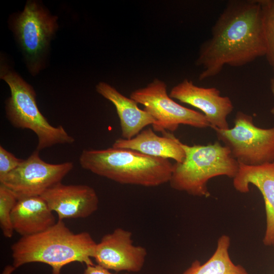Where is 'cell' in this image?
<instances>
[{
  "instance_id": "1",
  "label": "cell",
  "mask_w": 274,
  "mask_h": 274,
  "mask_svg": "<svg viewBox=\"0 0 274 274\" xmlns=\"http://www.w3.org/2000/svg\"><path fill=\"white\" fill-rule=\"evenodd\" d=\"M200 47L195 64L198 79L218 75L225 65L239 67L265 56L266 46L259 0L228 2Z\"/></svg>"
},
{
  "instance_id": "2",
  "label": "cell",
  "mask_w": 274,
  "mask_h": 274,
  "mask_svg": "<svg viewBox=\"0 0 274 274\" xmlns=\"http://www.w3.org/2000/svg\"><path fill=\"white\" fill-rule=\"evenodd\" d=\"M96 244L89 232L74 233L58 220L45 230L22 236L11 246L13 266L16 268L41 262L52 267V274H60L62 267L72 262L94 264L91 258Z\"/></svg>"
},
{
  "instance_id": "3",
  "label": "cell",
  "mask_w": 274,
  "mask_h": 274,
  "mask_svg": "<svg viewBox=\"0 0 274 274\" xmlns=\"http://www.w3.org/2000/svg\"><path fill=\"white\" fill-rule=\"evenodd\" d=\"M79 163L83 168L120 184L145 187L169 182L173 167L168 159L112 147L83 150Z\"/></svg>"
},
{
  "instance_id": "4",
  "label": "cell",
  "mask_w": 274,
  "mask_h": 274,
  "mask_svg": "<svg viewBox=\"0 0 274 274\" xmlns=\"http://www.w3.org/2000/svg\"><path fill=\"white\" fill-rule=\"evenodd\" d=\"M185 158L173 164L169 183L177 191L189 195L208 197L209 181L218 176L233 179L239 164L229 149L219 141L207 145L189 146L182 143Z\"/></svg>"
},
{
  "instance_id": "5",
  "label": "cell",
  "mask_w": 274,
  "mask_h": 274,
  "mask_svg": "<svg viewBox=\"0 0 274 274\" xmlns=\"http://www.w3.org/2000/svg\"><path fill=\"white\" fill-rule=\"evenodd\" d=\"M1 77L9 85L11 96L6 102V116L15 127L28 129L37 136V150L57 144H71L74 138L62 125L54 127L40 111L33 88L16 72L3 67Z\"/></svg>"
},
{
  "instance_id": "6",
  "label": "cell",
  "mask_w": 274,
  "mask_h": 274,
  "mask_svg": "<svg viewBox=\"0 0 274 274\" xmlns=\"http://www.w3.org/2000/svg\"><path fill=\"white\" fill-rule=\"evenodd\" d=\"M213 129L239 164L257 166L274 161V126L258 127L252 115L237 111L233 127Z\"/></svg>"
},
{
  "instance_id": "7",
  "label": "cell",
  "mask_w": 274,
  "mask_h": 274,
  "mask_svg": "<svg viewBox=\"0 0 274 274\" xmlns=\"http://www.w3.org/2000/svg\"><path fill=\"white\" fill-rule=\"evenodd\" d=\"M130 97L144 106L143 110L155 120V131L174 132L181 124L206 128L210 124L200 112L184 107L171 98L165 82L155 79L146 86L131 92Z\"/></svg>"
},
{
  "instance_id": "8",
  "label": "cell",
  "mask_w": 274,
  "mask_h": 274,
  "mask_svg": "<svg viewBox=\"0 0 274 274\" xmlns=\"http://www.w3.org/2000/svg\"><path fill=\"white\" fill-rule=\"evenodd\" d=\"M13 29L30 72L37 73L57 28V17L36 1H28L15 17Z\"/></svg>"
},
{
  "instance_id": "9",
  "label": "cell",
  "mask_w": 274,
  "mask_h": 274,
  "mask_svg": "<svg viewBox=\"0 0 274 274\" xmlns=\"http://www.w3.org/2000/svg\"><path fill=\"white\" fill-rule=\"evenodd\" d=\"M67 161L51 164L43 160L36 150L12 172L0 179V184L10 189L17 199L41 196L46 190L61 182L72 170Z\"/></svg>"
},
{
  "instance_id": "10",
  "label": "cell",
  "mask_w": 274,
  "mask_h": 274,
  "mask_svg": "<svg viewBox=\"0 0 274 274\" xmlns=\"http://www.w3.org/2000/svg\"><path fill=\"white\" fill-rule=\"evenodd\" d=\"M131 236V232L121 228L104 235L96 244L93 257L97 264L117 272L140 271L145 263L147 250L134 245Z\"/></svg>"
},
{
  "instance_id": "11",
  "label": "cell",
  "mask_w": 274,
  "mask_h": 274,
  "mask_svg": "<svg viewBox=\"0 0 274 274\" xmlns=\"http://www.w3.org/2000/svg\"><path fill=\"white\" fill-rule=\"evenodd\" d=\"M169 95L173 99L200 110L211 128L223 130L229 128L227 117L234 107L230 98L222 96L216 87H199L185 79L172 88Z\"/></svg>"
},
{
  "instance_id": "12",
  "label": "cell",
  "mask_w": 274,
  "mask_h": 274,
  "mask_svg": "<svg viewBox=\"0 0 274 274\" xmlns=\"http://www.w3.org/2000/svg\"><path fill=\"white\" fill-rule=\"evenodd\" d=\"M41 196L58 220L87 218L98 207L95 190L86 185H65L61 182L51 187Z\"/></svg>"
},
{
  "instance_id": "13",
  "label": "cell",
  "mask_w": 274,
  "mask_h": 274,
  "mask_svg": "<svg viewBox=\"0 0 274 274\" xmlns=\"http://www.w3.org/2000/svg\"><path fill=\"white\" fill-rule=\"evenodd\" d=\"M239 168L233 179V186L242 193L250 191V184L261 192L264 202L266 229L263 238L265 246L274 245V161L257 166L239 164Z\"/></svg>"
},
{
  "instance_id": "14",
  "label": "cell",
  "mask_w": 274,
  "mask_h": 274,
  "mask_svg": "<svg viewBox=\"0 0 274 274\" xmlns=\"http://www.w3.org/2000/svg\"><path fill=\"white\" fill-rule=\"evenodd\" d=\"M162 135H158L153 129L149 128L130 139L121 138L116 140L112 147L130 149L147 155L170 158L176 162H182L185 158V153L182 142L171 133L166 132Z\"/></svg>"
},
{
  "instance_id": "15",
  "label": "cell",
  "mask_w": 274,
  "mask_h": 274,
  "mask_svg": "<svg viewBox=\"0 0 274 274\" xmlns=\"http://www.w3.org/2000/svg\"><path fill=\"white\" fill-rule=\"evenodd\" d=\"M96 90L114 105L120 121L122 138L130 139L144 127L155 123L149 113L139 108L135 100L123 95L110 84L100 82L96 86Z\"/></svg>"
},
{
  "instance_id": "16",
  "label": "cell",
  "mask_w": 274,
  "mask_h": 274,
  "mask_svg": "<svg viewBox=\"0 0 274 274\" xmlns=\"http://www.w3.org/2000/svg\"><path fill=\"white\" fill-rule=\"evenodd\" d=\"M52 212L41 196L20 198L11 214L14 230L22 236L42 232L56 223Z\"/></svg>"
},
{
  "instance_id": "17",
  "label": "cell",
  "mask_w": 274,
  "mask_h": 274,
  "mask_svg": "<svg viewBox=\"0 0 274 274\" xmlns=\"http://www.w3.org/2000/svg\"><path fill=\"white\" fill-rule=\"evenodd\" d=\"M230 245V237L222 235L214 253L206 262L201 264L195 260L182 274H249L243 266L232 261L229 254Z\"/></svg>"
},
{
  "instance_id": "18",
  "label": "cell",
  "mask_w": 274,
  "mask_h": 274,
  "mask_svg": "<svg viewBox=\"0 0 274 274\" xmlns=\"http://www.w3.org/2000/svg\"><path fill=\"white\" fill-rule=\"evenodd\" d=\"M266 46L265 56L274 71V0H259Z\"/></svg>"
},
{
  "instance_id": "19",
  "label": "cell",
  "mask_w": 274,
  "mask_h": 274,
  "mask_svg": "<svg viewBox=\"0 0 274 274\" xmlns=\"http://www.w3.org/2000/svg\"><path fill=\"white\" fill-rule=\"evenodd\" d=\"M18 199L10 189L0 184V227L3 235L11 238L14 228L11 214Z\"/></svg>"
},
{
  "instance_id": "20",
  "label": "cell",
  "mask_w": 274,
  "mask_h": 274,
  "mask_svg": "<svg viewBox=\"0 0 274 274\" xmlns=\"http://www.w3.org/2000/svg\"><path fill=\"white\" fill-rule=\"evenodd\" d=\"M23 161L0 146V179L15 169Z\"/></svg>"
},
{
  "instance_id": "21",
  "label": "cell",
  "mask_w": 274,
  "mask_h": 274,
  "mask_svg": "<svg viewBox=\"0 0 274 274\" xmlns=\"http://www.w3.org/2000/svg\"><path fill=\"white\" fill-rule=\"evenodd\" d=\"M83 274H116L109 271V269L104 268L98 264L86 265ZM125 274H128L126 273Z\"/></svg>"
},
{
  "instance_id": "22",
  "label": "cell",
  "mask_w": 274,
  "mask_h": 274,
  "mask_svg": "<svg viewBox=\"0 0 274 274\" xmlns=\"http://www.w3.org/2000/svg\"><path fill=\"white\" fill-rule=\"evenodd\" d=\"M270 87L271 89V93L274 97V77L270 79ZM270 113L274 115V104L270 110Z\"/></svg>"
},
{
  "instance_id": "23",
  "label": "cell",
  "mask_w": 274,
  "mask_h": 274,
  "mask_svg": "<svg viewBox=\"0 0 274 274\" xmlns=\"http://www.w3.org/2000/svg\"><path fill=\"white\" fill-rule=\"evenodd\" d=\"M273 255H274V251H273Z\"/></svg>"
}]
</instances>
